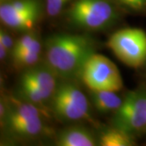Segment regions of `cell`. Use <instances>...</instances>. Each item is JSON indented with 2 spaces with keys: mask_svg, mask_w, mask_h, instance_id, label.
I'll return each instance as SVG.
<instances>
[{
  "mask_svg": "<svg viewBox=\"0 0 146 146\" xmlns=\"http://www.w3.org/2000/svg\"><path fill=\"white\" fill-rule=\"evenodd\" d=\"M121 3L135 11L146 9V0H119Z\"/></svg>",
  "mask_w": 146,
  "mask_h": 146,
  "instance_id": "obj_17",
  "label": "cell"
},
{
  "mask_svg": "<svg viewBox=\"0 0 146 146\" xmlns=\"http://www.w3.org/2000/svg\"><path fill=\"white\" fill-rule=\"evenodd\" d=\"M91 100L95 109L100 113L106 114L115 112L119 108L123 98L116 94V92L108 90H90Z\"/></svg>",
  "mask_w": 146,
  "mask_h": 146,
  "instance_id": "obj_11",
  "label": "cell"
},
{
  "mask_svg": "<svg viewBox=\"0 0 146 146\" xmlns=\"http://www.w3.org/2000/svg\"><path fill=\"white\" fill-rule=\"evenodd\" d=\"M107 46L125 65L138 68L146 63V33L141 29L127 28L114 33Z\"/></svg>",
  "mask_w": 146,
  "mask_h": 146,
  "instance_id": "obj_5",
  "label": "cell"
},
{
  "mask_svg": "<svg viewBox=\"0 0 146 146\" xmlns=\"http://www.w3.org/2000/svg\"><path fill=\"white\" fill-rule=\"evenodd\" d=\"M0 44L4 46L7 49V50L11 53L15 46V42L13 41V38L11 37L10 34H8L3 29L0 30Z\"/></svg>",
  "mask_w": 146,
  "mask_h": 146,
  "instance_id": "obj_18",
  "label": "cell"
},
{
  "mask_svg": "<svg viewBox=\"0 0 146 146\" xmlns=\"http://www.w3.org/2000/svg\"><path fill=\"white\" fill-rule=\"evenodd\" d=\"M80 77L90 90L118 92L123 83L119 70L108 58L94 53L84 63Z\"/></svg>",
  "mask_w": 146,
  "mask_h": 146,
  "instance_id": "obj_6",
  "label": "cell"
},
{
  "mask_svg": "<svg viewBox=\"0 0 146 146\" xmlns=\"http://www.w3.org/2000/svg\"><path fill=\"white\" fill-rule=\"evenodd\" d=\"M101 146H132L135 145L134 136L124 131L112 127L102 132L98 138Z\"/></svg>",
  "mask_w": 146,
  "mask_h": 146,
  "instance_id": "obj_13",
  "label": "cell"
},
{
  "mask_svg": "<svg viewBox=\"0 0 146 146\" xmlns=\"http://www.w3.org/2000/svg\"><path fill=\"white\" fill-rule=\"evenodd\" d=\"M9 53L10 52L7 50V49L4 46L0 44V58H1V60H4Z\"/></svg>",
  "mask_w": 146,
  "mask_h": 146,
  "instance_id": "obj_19",
  "label": "cell"
},
{
  "mask_svg": "<svg viewBox=\"0 0 146 146\" xmlns=\"http://www.w3.org/2000/svg\"><path fill=\"white\" fill-rule=\"evenodd\" d=\"M14 65L16 68H27L35 66V64L40 59L41 53L32 51V50H23L21 52L15 53L11 54Z\"/></svg>",
  "mask_w": 146,
  "mask_h": 146,
  "instance_id": "obj_14",
  "label": "cell"
},
{
  "mask_svg": "<svg viewBox=\"0 0 146 146\" xmlns=\"http://www.w3.org/2000/svg\"><path fill=\"white\" fill-rule=\"evenodd\" d=\"M58 78L57 74L46 65L44 67L33 66L27 68L21 75L20 80L31 83L54 94L58 84Z\"/></svg>",
  "mask_w": 146,
  "mask_h": 146,
  "instance_id": "obj_9",
  "label": "cell"
},
{
  "mask_svg": "<svg viewBox=\"0 0 146 146\" xmlns=\"http://www.w3.org/2000/svg\"><path fill=\"white\" fill-rule=\"evenodd\" d=\"M98 141L87 128L80 126L70 127L62 131L57 136L58 146H94Z\"/></svg>",
  "mask_w": 146,
  "mask_h": 146,
  "instance_id": "obj_10",
  "label": "cell"
},
{
  "mask_svg": "<svg viewBox=\"0 0 146 146\" xmlns=\"http://www.w3.org/2000/svg\"><path fill=\"white\" fill-rule=\"evenodd\" d=\"M50 108L58 119L63 121L91 119L87 97L75 83H58L50 99Z\"/></svg>",
  "mask_w": 146,
  "mask_h": 146,
  "instance_id": "obj_3",
  "label": "cell"
},
{
  "mask_svg": "<svg viewBox=\"0 0 146 146\" xmlns=\"http://www.w3.org/2000/svg\"><path fill=\"white\" fill-rule=\"evenodd\" d=\"M92 38L80 34L59 33L49 36L45 42L47 65L65 80L76 76L84 63L94 54Z\"/></svg>",
  "mask_w": 146,
  "mask_h": 146,
  "instance_id": "obj_1",
  "label": "cell"
},
{
  "mask_svg": "<svg viewBox=\"0 0 146 146\" xmlns=\"http://www.w3.org/2000/svg\"><path fill=\"white\" fill-rule=\"evenodd\" d=\"M118 12L109 0H74L67 20L75 28L87 31L103 30L115 23Z\"/></svg>",
  "mask_w": 146,
  "mask_h": 146,
  "instance_id": "obj_2",
  "label": "cell"
},
{
  "mask_svg": "<svg viewBox=\"0 0 146 146\" xmlns=\"http://www.w3.org/2000/svg\"><path fill=\"white\" fill-rule=\"evenodd\" d=\"M2 125L6 131L18 139L33 140L47 135L50 132L43 118H32L22 120H5Z\"/></svg>",
  "mask_w": 146,
  "mask_h": 146,
  "instance_id": "obj_8",
  "label": "cell"
},
{
  "mask_svg": "<svg viewBox=\"0 0 146 146\" xmlns=\"http://www.w3.org/2000/svg\"><path fill=\"white\" fill-rule=\"evenodd\" d=\"M20 94L21 98L40 107L46 102L50 101L53 93L42 89L31 83L20 80Z\"/></svg>",
  "mask_w": 146,
  "mask_h": 146,
  "instance_id": "obj_12",
  "label": "cell"
},
{
  "mask_svg": "<svg viewBox=\"0 0 146 146\" xmlns=\"http://www.w3.org/2000/svg\"><path fill=\"white\" fill-rule=\"evenodd\" d=\"M72 0H46V10L48 16H58Z\"/></svg>",
  "mask_w": 146,
  "mask_h": 146,
  "instance_id": "obj_16",
  "label": "cell"
},
{
  "mask_svg": "<svg viewBox=\"0 0 146 146\" xmlns=\"http://www.w3.org/2000/svg\"><path fill=\"white\" fill-rule=\"evenodd\" d=\"M42 7L39 0H9L0 5V20L10 29L31 31L39 21Z\"/></svg>",
  "mask_w": 146,
  "mask_h": 146,
  "instance_id": "obj_7",
  "label": "cell"
},
{
  "mask_svg": "<svg viewBox=\"0 0 146 146\" xmlns=\"http://www.w3.org/2000/svg\"><path fill=\"white\" fill-rule=\"evenodd\" d=\"M38 40H39V38H38L37 35L33 32L24 34L15 42V46L11 51V54L26 50L31 46H33Z\"/></svg>",
  "mask_w": 146,
  "mask_h": 146,
  "instance_id": "obj_15",
  "label": "cell"
},
{
  "mask_svg": "<svg viewBox=\"0 0 146 146\" xmlns=\"http://www.w3.org/2000/svg\"><path fill=\"white\" fill-rule=\"evenodd\" d=\"M113 127L134 137L146 133V86L129 91L115 112Z\"/></svg>",
  "mask_w": 146,
  "mask_h": 146,
  "instance_id": "obj_4",
  "label": "cell"
}]
</instances>
